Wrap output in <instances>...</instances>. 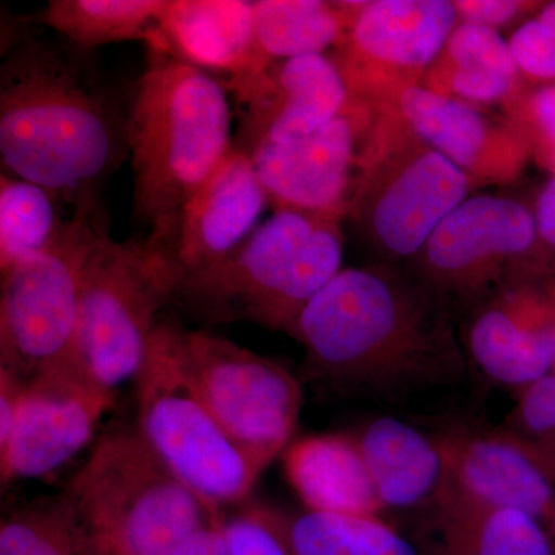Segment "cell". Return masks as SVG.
Masks as SVG:
<instances>
[{"instance_id":"cell-1","label":"cell","mask_w":555,"mask_h":555,"mask_svg":"<svg viewBox=\"0 0 555 555\" xmlns=\"http://www.w3.org/2000/svg\"><path fill=\"white\" fill-rule=\"evenodd\" d=\"M2 173L42 185L73 208L100 193L129 156V100L89 51L43 38L28 21L2 33Z\"/></svg>"},{"instance_id":"cell-2","label":"cell","mask_w":555,"mask_h":555,"mask_svg":"<svg viewBox=\"0 0 555 555\" xmlns=\"http://www.w3.org/2000/svg\"><path fill=\"white\" fill-rule=\"evenodd\" d=\"M317 377L382 387L451 367L454 339L441 301L386 262L341 269L292 331Z\"/></svg>"},{"instance_id":"cell-3","label":"cell","mask_w":555,"mask_h":555,"mask_svg":"<svg viewBox=\"0 0 555 555\" xmlns=\"http://www.w3.org/2000/svg\"><path fill=\"white\" fill-rule=\"evenodd\" d=\"M228 87L204 69L152 51L130 91L133 215L155 229L169 221L233 147Z\"/></svg>"},{"instance_id":"cell-4","label":"cell","mask_w":555,"mask_h":555,"mask_svg":"<svg viewBox=\"0 0 555 555\" xmlns=\"http://www.w3.org/2000/svg\"><path fill=\"white\" fill-rule=\"evenodd\" d=\"M341 219L275 210L229 258L185 278L175 301L208 323L294 331L306 306L341 272Z\"/></svg>"},{"instance_id":"cell-5","label":"cell","mask_w":555,"mask_h":555,"mask_svg":"<svg viewBox=\"0 0 555 555\" xmlns=\"http://www.w3.org/2000/svg\"><path fill=\"white\" fill-rule=\"evenodd\" d=\"M98 553L169 555L215 514L138 429L104 434L65 488Z\"/></svg>"},{"instance_id":"cell-6","label":"cell","mask_w":555,"mask_h":555,"mask_svg":"<svg viewBox=\"0 0 555 555\" xmlns=\"http://www.w3.org/2000/svg\"><path fill=\"white\" fill-rule=\"evenodd\" d=\"M182 326L160 318L137 378L138 430L215 514L246 502L266 467L236 443L185 366Z\"/></svg>"},{"instance_id":"cell-7","label":"cell","mask_w":555,"mask_h":555,"mask_svg":"<svg viewBox=\"0 0 555 555\" xmlns=\"http://www.w3.org/2000/svg\"><path fill=\"white\" fill-rule=\"evenodd\" d=\"M369 129L346 217L383 262L416 258L469 192L459 167L425 144L390 105Z\"/></svg>"},{"instance_id":"cell-8","label":"cell","mask_w":555,"mask_h":555,"mask_svg":"<svg viewBox=\"0 0 555 555\" xmlns=\"http://www.w3.org/2000/svg\"><path fill=\"white\" fill-rule=\"evenodd\" d=\"M179 281L170 259L147 236L119 243L107 233L87 266L73 360L113 392L137 378Z\"/></svg>"},{"instance_id":"cell-9","label":"cell","mask_w":555,"mask_h":555,"mask_svg":"<svg viewBox=\"0 0 555 555\" xmlns=\"http://www.w3.org/2000/svg\"><path fill=\"white\" fill-rule=\"evenodd\" d=\"M107 233L101 204L78 208L54 246L2 273L0 367L30 379L72 360L87 266Z\"/></svg>"},{"instance_id":"cell-10","label":"cell","mask_w":555,"mask_h":555,"mask_svg":"<svg viewBox=\"0 0 555 555\" xmlns=\"http://www.w3.org/2000/svg\"><path fill=\"white\" fill-rule=\"evenodd\" d=\"M182 353L207 406L262 466L286 451L302 406L301 385L275 360L207 331L182 327Z\"/></svg>"},{"instance_id":"cell-11","label":"cell","mask_w":555,"mask_h":555,"mask_svg":"<svg viewBox=\"0 0 555 555\" xmlns=\"http://www.w3.org/2000/svg\"><path fill=\"white\" fill-rule=\"evenodd\" d=\"M460 24L448 0L356 2L334 56L350 100L392 102L433 67Z\"/></svg>"},{"instance_id":"cell-12","label":"cell","mask_w":555,"mask_h":555,"mask_svg":"<svg viewBox=\"0 0 555 555\" xmlns=\"http://www.w3.org/2000/svg\"><path fill=\"white\" fill-rule=\"evenodd\" d=\"M535 217L500 196L466 198L434 230L418 254V280L438 299L485 298L534 251Z\"/></svg>"},{"instance_id":"cell-13","label":"cell","mask_w":555,"mask_h":555,"mask_svg":"<svg viewBox=\"0 0 555 555\" xmlns=\"http://www.w3.org/2000/svg\"><path fill=\"white\" fill-rule=\"evenodd\" d=\"M115 398L73 358L27 379L13 434L0 448L2 483L64 466L90 443Z\"/></svg>"},{"instance_id":"cell-14","label":"cell","mask_w":555,"mask_h":555,"mask_svg":"<svg viewBox=\"0 0 555 555\" xmlns=\"http://www.w3.org/2000/svg\"><path fill=\"white\" fill-rule=\"evenodd\" d=\"M369 118L371 105L350 100L341 115L309 137L247 153L275 210L345 218L366 142L360 144L361 137L371 129Z\"/></svg>"},{"instance_id":"cell-15","label":"cell","mask_w":555,"mask_h":555,"mask_svg":"<svg viewBox=\"0 0 555 555\" xmlns=\"http://www.w3.org/2000/svg\"><path fill=\"white\" fill-rule=\"evenodd\" d=\"M268 204L250 156L233 145L215 173L147 238L182 281L229 258L255 232Z\"/></svg>"},{"instance_id":"cell-16","label":"cell","mask_w":555,"mask_h":555,"mask_svg":"<svg viewBox=\"0 0 555 555\" xmlns=\"http://www.w3.org/2000/svg\"><path fill=\"white\" fill-rule=\"evenodd\" d=\"M437 438L447 459L444 494L520 511L555 537V469L545 443L505 430Z\"/></svg>"},{"instance_id":"cell-17","label":"cell","mask_w":555,"mask_h":555,"mask_svg":"<svg viewBox=\"0 0 555 555\" xmlns=\"http://www.w3.org/2000/svg\"><path fill=\"white\" fill-rule=\"evenodd\" d=\"M228 90L244 108L233 145L246 153L309 137L341 115L350 101L341 72L326 54L273 62Z\"/></svg>"},{"instance_id":"cell-18","label":"cell","mask_w":555,"mask_h":555,"mask_svg":"<svg viewBox=\"0 0 555 555\" xmlns=\"http://www.w3.org/2000/svg\"><path fill=\"white\" fill-rule=\"evenodd\" d=\"M474 363L500 385L525 387L555 361V281L516 275L478 306L466 337Z\"/></svg>"},{"instance_id":"cell-19","label":"cell","mask_w":555,"mask_h":555,"mask_svg":"<svg viewBox=\"0 0 555 555\" xmlns=\"http://www.w3.org/2000/svg\"><path fill=\"white\" fill-rule=\"evenodd\" d=\"M390 105L416 137L459 167L470 184L511 181L531 153L520 129L496 124L473 105L426 87H408Z\"/></svg>"},{"instance_id":"cell-20","label":"cell","mask_w":555,"mask_h":555,"mask_svg":"<svg viewBox=\"0 0 555 555\" xmlns=\"http://www.w3.org/2000/svg\"><path fill=\"white\" fill-rule=\"evenodd\" d=\"M229 76V86L259 75L255 2L247 0H166L159 46L152 50Z\"/></svg>"},{"instance_id":"cell-21","label":"cell","mask_w":555,"mask_h":555,"mask_svg":"<svg viewBox=\"0 0 555 555\" xmlns=\"http://www.w3.org/2000/svg\"><path fill=\"white\" fill-rule=\"evenodd\" d=\"M356 440L385 509L433 507L447 491V459L438 438L383 416L364 426Z\"/></svg>"},{"instance_id":"cell-22","label":"cell","mask_w":555,"mask_h":555,"mask_svg":"<svg viewBox=\"0 0 555 555\" xmlns=\"http://www.w3.org/2000/svg\"><path fill=\"white\" fill-rule=\"evenodd\" d=\"M284 466L308 511L345 516H379L385 511L356 437L301 438L288 444Z\"/></svg>"},{"instance_id":"cell-23","label":"cell","mask_w":555,"mask_h":555,"mask_svg":"<svg viewBox=\"0 0 555 555\" xmlns=\"http://www.w3.org/2000/svg\"><path fill=\"white\" fill-rule=\"evenodd\" d=\"M430 509V555H554L550 532L520 511L451 494Z\"/></svg>"},{"instance_id":"cell-24","label":"cell","mask_w":555,"mask_h":555,"mask_svg":"<svg viewBox=\"0 0 555 555\" xmlns=\"http://www.w3.org/2000/svg\"><path fill=\"white\" fill-rule=\"evenodd\" d=\"M518 79L509 42L495 28L460 22L423 87L451 100L492 104L514 96Z\"/></svg>"},{"instance_id":"cell-25","label":"cell","mask_w":555,"mask_h":555,"mask_svg":"<svg viewBox=\"0 0 555 555\" xmlns=\"http://www.w3.org/2000/svg\"><path fill=\"white\" fill-rule=\"evenodd\" d=\"M353 9L356 2L257 0L255 36L262 65L326 54L345 36Z\"/></svg>"},{"instance_id":"cell-26","label":"cell","mask_w":555,"mask_h":555,"mask_svg":"<svg viewBox=\"0 0 555 555\" xmlns=\"http://www.w3.org/2000/svg\"><path fill=\"white\" fill-rule=\"evenodd\" d=\"M164 5L166 0H50L33 21L87 51L129 40L156 50Z\"/></svg>"},{"instance_id":"cell-27","label":"cell","mask_w":555,"mask_h":555,"mask_svg":"<svg viewBox=\"0 0 555 555\" xmlns=\"http://www.w3.org/2000/svg\"><path fill=\"white\" fill-rule=\"evenodd\" d=\"M76 210L51 190L0 175V273L57 243Z\"/></svg>"},{"instance_id":"cell-28","label":"cell","mask_w":555,"mask_h":555,"mask_svg":"<svg viewBox=\"0 0 555 555\" xmlns=\"http://www.w3.org/2000/svg\"><path fill=\"white\" fill-rule=\"evenodd\" d=\"M294 555H422L378 516L280 513Z\"/></svg>"},{"instance_id":"cell-29","label":"cell","mask_w":555,"mask_h":555,"mask_svg":"<svg viewBox=\"0 0 555 555\" xmlns=\"http://www.w3.org/2000/svg\"><path fill=\"white\" fill-rule=\"evenodd\" d=\"M0 555H98L64 495L25 505L0 524Z\"/></svg>"},{"instance_id":"cell-30","label":"cell","mask_w":555,"mask_h":555,"mask_svg":"<svg viewBox=\"0 0 555 555\" xmlns=\"http://www.w3.org/2000/svg\"><path fill=\"white\" fill-rule=\"evenodd\" d=\"M221 528L228 555H294L280 513L270 507L246 506L224 514Z\"/></svg>"},{"instance_id":"cell-31","label":"cell","mask_w":555,"mask_h":555,"mask_svg":"<svg viewBox=\"0 0 555 555\" xmlns=\"http://www.w3.org/2000/svg\"><path fill=\"white\" fill-rule=\"evenodd\" d=\"M518 69L543 82H555V30L542 21L531 20L518 27L509 39Z\"/></svg>"},{"instance_id":"cell-32","label":"cell","mask_w":555,"mask_h":555,"mask_svg":"<svg viewBox=\"0 0 555 555\" xmlns=\"http://www.w3.org/2000/svg\"><path fill=\"white\" fill-rule=\"evenodd\" d=\"M521 126L531 153L555 173V83L529 94L520 104Z\"/></svg>"},{"instance_id":"cell-33","label":"cell","mask_w":555,"mask_h":555,"mask_svg":"<svg viewBox=\"0 0 555 555\" xmlns=\"http://www.w3.org/2000/svg\"><path fill=\"white\" fill-rule=\"evenodd\" d=\"M514 420L521 433L518 436L550 441L555 437V361L543 377L524 387ZM517 434V433H516Z\"/></svg>"},{"instance_id":"cell-34","label":"cell","mask_w":555,"mask_h":555,"mask_svg":"<svg viewBox=\"0 0 555 555\" xmlns=\"http://www.w3.org/2000/svg\"><path fill=\"white\" fill-rule=\"evenodd\" d=\"M460 22L481 25V27H502L517 17L521 11L531 9L535 3L517 0H455Z\"/></svg>"},{"instance_id":"cell-35","label":"cell","mask_w":555,"mask_h":555,"mask_svg":"<svg viewBox=\"0 0 555 555\" xmlns=\"http://www.w3.org/2000/svg\"><path fill=\"white\" fill-rule=\"evenodd\" d=\"M222 516L214 518L169 555H228L221 528Z\"/></svg>"},{"instance_id":"cell-36","label":"cell","mask_w":555,"mask_h":555,"mask_svg":"<svg viewBox=\"0 0 555 555\" xmlns=\"http://www.w3.org/2000/svg\"><path fill=\"white\" fill-rule=\"evenodd\" d=\"M534 217L539 238L546 246L555 248V177L540 193Z\"/></svg>"},{"instance_id":"cell-37","label":"cell","mask_w":555,"mask_h":555,"mask_svg":"<svg viewBox=\"0 0 555 555\" xmlns=\"http://www.w3.org/2000/svg\"><path fill=\"white\" fill-rule=\"evenodd\" d=\"M547 449H550L551 459H553V465L555 469V444L554 443H546Z\"/></svg>"},{"instance_id":"cell-38","label":"cell","mask_w":555,"mask_h":555,"mask_svg":"<svg viewBox=\"0 0 555 555\" xmlns=\"http://www.w3.org/2000/svg\"><path fill=\"white\" fill-rule=\"evenodd\" d=\"M98 555H113V554L98 553Z\"/></svg>"}]
</instances>
